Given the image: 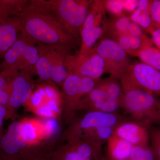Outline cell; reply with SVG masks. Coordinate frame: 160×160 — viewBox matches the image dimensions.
Instances as JSON below:
<instances>
[{
    "label": "cell",
    "instance_id": "obj_30",
    "mask_svg": "<svg viewBox=\"0 0 160 160\" xmlns=\"http://www.w3.org/2000/svg\"><path fill=\"white\" fill-rule=\"evenodd\" d=\"M22 131L24 139L27 142L34 141L36 139V129L32 123H22Z\"/></svg>",
    "mask_w": 160,
    "mask_h": 160
},
{
    "label": "cell",
    "instance_id": "obj_8",
    "mask_svg": "<svg viewBox=\"0 0 160 160\" xmlns=\"http://www.w3.org/2000/svg\"><path fill=\"white\" fill-rule=\"evenodd\" d=\"M132 121L119 113L89 112L73 127L72 139L79 137L83 132L99 126L117 127L126 122Z\"/></svg>",
    "mask_w": 160,
    "mask_h": 160
},
{
    "label": "cell",
    "instance_id": "obj_10",
    "mask_svg": "<svg viewBox=\"0 0 160 160\" xmlns=\"http://www.w3.org/2000/svg\"><path fill=\"white\" fill-rule=\"evenodd\" d=\"M32 74L29 72L20 71L15 75L12 81L11 92L7 109H18L29 101L33 89Z\"/></svg>",
    "mask_w": 160,
    "mask_h": 160
},
{
    "label": "cell",
    "instance_id": "obj_24",
    "mask_svg": "<svg viewBox=\"0 0 160 160\" xmlns=\"http://www.w3.org/2000/svg\"><path fill=\"white\" fill-rule=\"evenodd\" d=\"M105 92L96 86L81 100L79 108L87 109L90 105L107 98Z\"/></svg>",
    "mask_w": 160,
    "mask_h": 160
},
{
    "label": "cell",
    "instance_id": "obj_31",
    "mask_svg": "<svg viewBox=\"0 0 160 160\" xmlns=\"http://www.w3.org/2000/svg\"><path fill=\"white\" fill-rule=\"evenodd\" d=\"M112 40L115 41L127 54L131 56V50L129 35L119 36Z\"/></svg>",
    "mask_w": 160,
    "mask_h": 160
},
{
    "label": "cell",
    "instance_id": "obj_22",
    "mask_svg": "<svg viewBox=\"0 0 160 160\" xmlns=\"http://www.w3.org/2000/svg\"><path fill=\"white\" fill-rule=\"evenodd\" d=\"M142 62L160 71V50L153 46L146 47L138 53Z\"/></svg>",
    "mask_w": 160,
    "mask_h": 160
},
{
    "label": "cell",
    "instance_id": "obj_29",
    "mask_svg": "<svg viewBox=\"0 0 160 160\" xmlns=\"http://www.w3.org/2000/svg\"><path fill=\"white\" fill-rule=\"evenodd\" d=\"M149 10L153 28H160V0L150 1Z\"/></svg>",
    "mask_w": 160,
    "mask_h": 160
},
{
    "label": "cell",
    "instance_id": "obj_35",
    "mask_svg": "<svg viewBox=\"0 0 160 160\" xmlns=\"http://www.w3.org/2000/svg\"><path fill=\"white\" fill-rule=\"evenodd\" d=\"M14 76L0 71V89H11V83L12 78Z\"/></svg>",
    "mask_w": 160,
    "mask_h": 160
},
{
    "label": "cell",
    "instance_id": "obj_7",
    "mask_svg": "<svg viewBox=\"0 0 160 160\" xmlns=\"http://www.w3.org/2000/svg\"><path fill=\"white\" fill-rule=\"evenodd\" d=\"M68 68L70 74L97 80L106 73L103 59L93 48L85 51L78 50L74 55H69Z\"/></svg>",
    "mask_w": 160,
    "mask_h": 160
},
{
    "label": "cell",
    "instance_id": "obj_2",
    "mask_svg": "<svg viewBox=\"0 0 160 160\" xmlns=\"http://www.w3.org/2000/svg\"><path fill=\"white\" fill-rule=\"evenodd\" d=\"M123 93L120 101L121 108L132 121L147 129L153 125H160L159 99L140 89H131Z\"/></svg>",
    "mask_w": 160,
    "mask_h": 160
},
{
    "label": "cell",
    "instance_id": "obj_37",
    "mask_svg": "<svg viewBox=\"0 0 160 160\" xmlns=\"http://www.w3.org/2000/svg\"><path fill=\"white\" fill-rule=\"evenodd\" d=\"M138 2V0H122L124 11L133 12L137 8Z\"/></svg>",
    "mask_w": 160,
    "mask_h": 160
},
{
    "label": "cell",
    "instance_id": "obj_20",
    "mask_svg": "<svg viewBox=\"0 0 160 160\" xmlns=\"http://www.w3.org/2000/svg\"><path fill=\"white\" fill-rule=\"evenodd\" d=\"M119 80L112 77L98 81L97 86L105 92L108 98L121 101L123 91Z\"/></svg>",
    "mask_w": 160,
    "mask_h": 160
},
{
    "label": "cell",
    "instance_id": "obj_23",
    "mask_svg": "<svg viewBox=\"0 0 160 160\" xmlns=\"http://www.w3.org/2000/svg\"><path fill=\"white\" fill-rule=\"evenodd\" d=\"M29 1L0 0V10L9 17H14L23 11Z\"/></svg>",
    "mask_w": 160,
    "mask_h": 160
},
{
    "label": "cell",
    "instance_id": "obj_16",
    "mask_svg": "<svg viewBox=\"0 0 160 160\" xmlns=\"http://www.w3.org/2000/svg\"><path fill=\"white\" fill-rule=\"evenodd\" d=\"M71 146L82 160H102V146L79 138L72 139Z\"/></svg>",
    "mask_w": 160,
    "mask_h": 160
},
{
    "label": "cell",
    "instance_id": "obj_15",
    "mask_svg": "<svg viewBox=\"0 0 160 160\" xmlns=\"http://www.w3.org/2000/svg\"><path fill=\"white\" fill-rule=\"evenodd\" d=\"M107 157L111 160H127L133 146L114 134L107 141Z\"/></svg>",
    "mask_w": 160,
    "mask_h": 160
},
{
    "label": "cell",
    "instance_id": "obj_36",
    "mask_svg": "<svg viewBox=\"0 0 160 160\" xmlns=\"http://www.w3.org/2000/svg\"><path fill=\"white\" fill-rule=\"evenodd\" d=\"M58 125L56 120L53 118H49L46 123V132L49 134H54L58 130Z\"/></svg>",
    "mask_w": 160,
    "mask_h": 160
},
{
    "label": "cell",
    "instance_id": "obj_3",
    "mask_svg": "<svg viewBox=\"0 0 160 160\" xmlns=\"http://www.w3.org/2000/svg\"><path fill=\"white\" fill-rule=\"evenodd\" d=\"M53 15L65 30L78 40L80 31L93 1L87 0H36Z\"/></svg>",
    "mask_w": 160,
    "mask_h": 160
},
{
    "label": "cell",
    "instance_id": "obj_6",
    "mask_svg": "<svg viewBox=\"0 0 160 160\" xmlns=\"http://www.w3.org/2000/svg\"><path fill=\"white\" fill-rule=\"evenodd\" d=\"M93 49L103 59L106 73L121 79L131 65L126 52L115 41L108 38L96 43Z\"/></svg>",
    "mask_w": 160,
    "mask_h": 160
},
{
    "label": "cell",
    "instance_id": "obj_42",
    "mask_svg": "<svg viewBox=\"0 0 160 160\" xmlns=\"http://www.w3.org/2000/svg\"><path fill=\"white\" fill-rule=\"evenodd\" d=\"M1 59H2V58H1V56H0V60ZM0 64H1V63H0Z\"/></svg>",
    "mask_w": 160,
    "mask_h": 160
},
{
    "label": "cell",
    "instance_id": "obj_40",
    "mask_svg": "<svg viewBox=\"0 0 160 160\" xmlns=\"http://www.w3.org/2000/svg\"><path fill=\"white\" fill-rule=\"evenodd\" d=\"M7 109L5 106L0 104V129L2 126L3 121L7 116Z\"/></svg>",
    "mask_w": 160,
    "mask_h": 160
},
{
    "label": "cell",
    "instance_id": "obj_33",
    "mask_svg": "<svg viewBox=\"0 0 160 160\" xmlns=\"http://www.w3.org/2000/svg\"><path fill=\"white\" fill-rule=\"evenodd\" d=\"M47 98L45 97L44 102L38 107L36 108V113L40 116L51 118L53 117L54 113L48 106L46 103Z\"/></svg>",
    "mask_w": 160,
    "mask_h": 160
},
{
    "label": "cell",
    "instance_id": "obj_11",
    "mask_svg": "<svg viewBox=\"0 0 160 160\" xmlns=\"http://www.w3.org/2000/svg\"><path fill=\"white\" fill-rule=\"evenodd\" d=\"M46 46L52 68L51 79L55 83L62 84L70 74L68 68L69 51L72 47L67 46Z\"/></svg>",
    "mask_w": 160,
    "mask_h": 160
},
{
    "label": "cell",
    "instance_id": "obj_9",
    "mask_svg": "<svg viewBox=\"0 0 160 160\" xmlns=\"http://www.w3.org/2000/svg\"><path fill=\"white\" fill-rule=\"evenodd\" d=\"M99 80L81 77L74 74L68 76L62 85L64 95L70 109L74 110L79 108L82 99L95 88Z\"/></svg>",
    "mask_w": 160,
    "mask_h": 160
},
{
    "label": "cell",
    "instance_id": "obj_1",
    "mask_svg": "<svg viewBox=\"0 0 160 160\" xmlns=\"http://www.w3.org/2000/svg\"><path fill=\"white\" fill-rule=\"evenodd\" d=\"M16 17L21 26L20 33L36 45L72 47L78 41L67 32L53 14L36 0L29 1L23 11Z\"/></svg>",
    "mask_w": 160,
    "mask_h": 160
},
{
    "label": "cell",
    "instance_id": "obj_26",
    "mask_svg": "<svg viewBox=\"0 0 160 160\" xmlns=\"http://www.w3.org/2000/svg\"><path fill=\"white\" fill-rule=\"evenodd\" d=\"M152 151L154 160H160V128H152L149 131Z\"/></svg>",
    "mask_w": 160,
    "mask_h": 160
},
{
    "label": "cell",
    "instance_id": "obj_12",
    "mask_svg": "<svg viewBox=\"0 0 160 160\" xmlns=\"http://www.w3.org/2000/svg\"><path fill=\"white\" fill-rule=\"evenodd\" d=\"M106 9L103 1H93L80 31L99 39L105 34Z\"/></svg>",
    "mask_w": 160,
    "mask_h": 160
},
{
    "label": "cell",
    "instance_id": "obj_13",
    "mask_svg": "<svg viewBox=\"0 0 160 160\" xmlns=\"http://www.w3.org/2000/svg\"><path fill=\"white\" fill-rule=\"evenodd\" d=\"M113 134L129 142L133 146H149L148 129L133 121L124 122L117 127Z\"/></svg>",
    "mask_w": 160,
    "mask_h": 160
},
{
    "label": "cell",
    "instance_id": "obj_27",
    "mask_svg": "<svg viewBox=\"0 0 160 160\" xmlns=\"http://www.w3.org/2000/svg\"><path fill=\"white\" fill-rule=\"evenodd\" d=\"M12 135L17 141L20 150L26 146L27 142L24 139L22 131V123L18 122H13L9 126L8 132Z\"/></svg>",
    "mask_w": 160,
    "mask_h": 160
},
{
    "label": "cell",
    "instance_id": "obj_18",
    "mask_svg": "<svg viewBox=\"0 0 160 160\" xmlns=\"http://www.w3.org/2000/svg\"><path fill=\"white\" fill-rule=\"evenodd\" d=\"M36 46L39 51V58L36 66V74L42 81H50L52 80V68L46 46L41 44Z\"/></svg>",
    "mask_w": 160,
    "mask_h": 160
},
{
    "label": "cell",
    "instance_id": "obj_28",
    "mask_svg": "<svg viewBox=\"0 0 160 160\" xmlns=\"http://www.w3.org/2000/svg\"><path fill=\"white\" fill-rule=\"evenodd\" d=\"M106 10L118 17L125 16L124 13L122 0L103 1Z\"/></svg>",
    "mask_w": 160,
    "mask_h": 160
},
{
    "label": "cell",
    "instance_id": "obj_4",
    "mask_svg": "<svg viewBox=\"0 0 160 160\" xmlns=\"http://www.w3.org/2000/svg\"><path fill=\"white\" fill-rule=\"evenodd\" d=\"M39 58L36 45L21 33L17 41L5 53L0 64V71L15 75L19 71L36 74Z\"/></svg>",
    "mask_w": 160,
    "mask_h": 160
},
{
    "label": "cell",
    "instance_id": "obj_17",
    "mask_svg": "<svg viewBox=\"0 0 160 160\" xmlns=\"http://www.w3.org/2000/svg\"><path fill=\"white\" fill-rule=\"evenodd\" d=\"M150 3L148 0H139L137 8L132 12L129 18L151 34L154 29L149 13Z\"/></svg>",
    "mask_w": 160,
    "mask_h": 160
},
{
    "label": "cell",
    "instance_id": "obj_32",
    "mask_svg": "<svg viewBox=\"0 0 160 160\" xmlns=\"http://www.w3.org/2000/svg\"><path fill=\"white\" fill-rule=\"evenodd\" d=\"M53 159L54 160H82L71 146L64 153L61 155L56 156Z\"/></svg>",
    "mask_w": 160,
    "mask_h": 160
},
{
    "label": "cell",
    "instance_id": "obj_34",
    "mask_svg": "<svg viewBox=\"0 0 160 160\" xmlns=\"http://www.w3.org/2000/svg\"><path fill=\"white\" fill-rule=\"evenodd\" d=\"M128 35L141 38H146L148 37L144 32L141 26L132 21L128 30Z\"/></svg>",
    "mask_w": 160,
    "mask_h": 160
},
{
    "label": "cell",
    "instance_id": "obj_39",
    "mask_svg": "<svg viewBox=\"0 0 160 160\" xmlns=\"http://www.w3.org/2000/svg\"><path fill=\"white\" fill-rule=\"evenodd\" d=\"M17 160H54V159L53 158H44L37 156H27L19 158Z\"/></svg>",
    "mask_w": 160,
    "mask_h": 160
},
{
    "label": "cell",
    "instance_id": "obj_38",
    "mask_svg": "<svg viewBox=\"0 0 160 160\" xmlns=\"http://www.w3.org/2000/svg\"><path fill=\"white\" fill-rule=\"evenodd\" d=\"M151 35L153 44L160 50V28L155 29Z\"/></svg>",
    "mask_w": 160,
    "mask_h": 160
},
{
    "label": "cell",
    "instance_id": "obj_19",
    "mask_svg": "<svg viewBox=\"0 0 160 160\" xmlns=\"http://www.w3.org/2000/svg\"><path fill=\"white\" fill-rule=\"evenodd\" d=\"M115 127L99 126L87 130L79 137L102 146L113 134Z\"/></svg>",
    "mask_w": 160,
    "mask_h": 160
},
{
    "label": "cell",
    "instance_id": "obj_5",
    "mask_svg": "<svg viewBox=\"0 0 160 160\" xmlns=\"http://www.w3.org/2000/svg\"><path fill=\"white\" fill-rule=\"evenodd\" d=\"M120 80L123 92L140 89L160 95V71L142 62L131 64Z\"/></svg>",
    "mask_w": 160,
    "mask_h": 160
},
{
    "label": "cell",
    "instance_id": "obj_14",
    "mask_svg": "<svg viewBox=\"0 0 160 160\" xmlns=\"http://www.w3.org/2000/svg\"><path fill=\"white\" fill-rule=\"evenodd\" d=\"M20 32L21 26L16 16L7 18L0 23V56L2 59L17 41Z\"/></svg>",
    "mask_w": 160,
    "mask_h": 160
},
{
    "label": "cell",
    "instance_id": "obj_25",
    "mask_svg": "<svg viewBox=\"0 0 160 160\" xmlns=\"http://www.w3.org/2000/svg\"><path fill=\"white\" fill-rule=\"evenodd\" d=\"M127 160H154V158L149 146H133Z\"/></svg>",
    "mask_w": 160,
    "mask_h": 160
},
{
    "label": "cell",
    "instance_id": "obj_41",
    "mask_svg": "<svg viewBox=\"0 0 160 160\" xmlns=\"http://www.w3.org/2000/svg\"><path fill=\"white\" fill-rule=\"evenodd\" d=\"M91 160V159H87V160Z\"/></svg>",
    "mask_w": 160,
    "mask_h": 160
},
{
    "label": "cell",
    "instance_id": "obj_21",
    "mask_svg": "<svg viewBox=\"0 0 160 160\" xmlns=\"http://www.w3.org/2000/svg\"><path fill=\"white\" fill-rule=\"evenodd\" d=\"M131 21L126 16L118 17L109 22L106 23L105 33L108 32L110 35L109 38L113 39L117 37L128 35V30Z\"/></svg>",
    "mask_w": 160,
    "mask_h": 160
}]
</instances>
